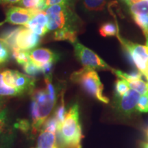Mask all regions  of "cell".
<instances>
[{
	"label": "cell",
	"mask_w": 148,
	"mask_h": 148,
	"mask_svg": "<svg viewBox=\"0 0 148 148\" xmlns=\"http://www.w3.org/2000/svg\"><path fill=\"white\" fill-rule=\"evenodd\" d=\"M32 93V127L33 131L36 132L42 127L47 120L54 107L56 99L51 97L45 89L36 90Z\"/></svg>",
	"instance_id": "obj_3"
},
{
	"label": "cell",
	"mask_w": 148,
	"mask_h": 148,
	"mask_svg": "<svg viewBox=\"0 0 148 148\" xmlns=\"http://www.w3.org/2000/svg\"><path fill=\"white\" fill-rule=\"evenodd\" d=\"M82 2L88 10L99 11L105 6L106 0H82Z\"/></svg>",
	"instance_id": "obj_18"
},
{
	"label": "cell",
	"mask_w": 148,
	"mask_h": 148,
	"mask_svg": "<svg viewBox=\"0 0 148 148\" xmlns=\"http://www.w3.org/2000/svg\"><path fill=\"white\" fill-rule=\"evenodd\" d=\"M39 10L25 8L20 6H10L5 12V18L0 23V25L5 23L25 26L31 18Z\"/></svg>",
	"instance_id": "obj_8"
},
{
	"label": "cell",
	"mask_w": 148,
	"mask_h": 148,
	"mask_svg": "<svg viewBox=\"0 0 148 148\" xmlns=\"http://www.w3.org/2000/svg\"><path fill=\"white\" fill-rule=\"evenodd\" d=\"M127 82L129 85L130 88L136 90L140 95H143V94L148 92V82H144L141 79Z\"/></svg>",
	"instance_id": "obj_19"
},
{
	"label": "cell",
	"mask_w": 148,
	"mask_h": 148,
	"mask_svg": "<svg viewBox=\"0 0 148 148\" xmlns=\"http://www.w3.org/2000/svg\"><path fill=\"white\" fill-rule=\"evenodd\" d=\"M136 110L141 112H148V92L140 95L136 106Z\"/></svg>",
	"instance_id": "obj_28"
},
{
	"label": "cell",
	"mask_w": 148,
	"mask_h": 148,
	"mask_svg": "<svg viewBox=\"0 0 148 148\" xmlns=\"http://www.w3.org/2000/svg\"><path fill=\"white\" fill-rule=\"evenodd\" d=\"M40 38L41 37L30 29L24 26H20L14 40L15 49L23 51H30L34 49L39 45Z\"/></svg>",
	"instance_id": "obj_9"
},
{
	"label": "cell",
	"mask_w": 148,
	"mask_h": 148,
	"mask_svg": "<svg viewBox=\"0 0 148 148\" xmlns=\"http://www.w3.org/2000/svg\"><path fill=\"white\" fill-rule=\"evenodd\" d=\"M99 34L103 37L114 36L118 34L117 27L111 22L103 23L99 29Z\"/></svg>",
	"instance_id": "obj_17"
},
{
	"label": "cell",
	"mask_w": 148,
	"mask_h": 148,
	"mask_svg": "<svg viewBox=\"0 0 148 148\" xmlns=\"http://www.w3.org/2000/svg\"><path fill=\"white\" fill-rule=\"evenodd\" d=\"M63 93L64 92H62V96H61V104L60 106L58 107V108L56 109L55 112V117L57 121H58V124L62 123L64 121V118H65L66 111L65 109V107H64V97H63Z\"/></svg>",
	"instance_id": "obj_25"
},
{
	"label": "cell",
	"mask_w": 148,
	"mask_h": 148,
	"mask_svg": "<svg viewBox=\"0 0 148 148\" xmlns=\"http://www.w3.org/2000/svg\"><path fill=\"white\" fill-rule=\"evenodd\" d=\"M45 12L47 16L49 32L62 30L77 32L79 21L71 6L54 5L47 8Z\"/></svg>",
	"instance_id": "obj_2"
},
{
	"label": "cell",
	"mask_w": 148,
	"mask_h": 148,
	"mask_svg": "<svg viewBox=\"0 0 148 148\" xmlns=\"http://www.w3.org/2000/svg\"><path fill=\"white\" fill-rule=\"evenodd\" d=\"M44 123L45 124H43V130L49 131V132L55 133V134L56 133L58 123L55 116L50 117L47 121H45Z\"/></svg>",
	"instance_id": "obj_29"
},
{
	"label": "cell",
	"mask_w": 148,
	"mask_h": 148,
	"mask_svg": "<svg viewBox=\"0 0 148 148\" xmlns=\"http://www.w3.org/2000/svg\"><path fill=\"white\" fill-rule=\"evenodd\" d=\"M147 80L148 81V62H147Z\"/></svg>",
	"instance_id": "obj_36"
},
{
	"label": "cell",
	"mask_w": 148,
	"mask_h": 148,
	"mask_svg": "<svg viewBox=\"0 0 148 148\" xmlns=\"http://www.w3.org/2000/svg\"><path fill=\"white\" fill-rule=\"evenodd\" d=\"M23 71L26 73L29 76H34V75H38L41 72V70L39 67H38L36 64H34L30 60L27 62L26 64L22 66Z\"/></svg>",
	"instance_id": "obj_26"
},
{
	"label": "cell",
	"mask_w": 148,
	"mask_h": 148,
	"mask_svg": "<svg viewBox=\"0 0 148 148\" xmlns=\"http://www.w3.org/2000/svg\"><path fill=\"white\" fill-rule=\"evenodd\" d=\"M1 73L3 82L8 86L22 90L25 93H32L34 91L35 79L32 76H28L12 69H6L1 72Z\"/></svg>",
	"instance_id": "obj_7"
},
{
	"label": "cell",
	"mask_w": 148,
	"mask_h": 148,
	"mask_svg": "<svg viewBox=\"0 0 148 148\" xmlns=\"http://www.w3.org/2000/svg\"><path fill=\"white\" fill-rule=\"evenodd\" d=\"M25 94L22 90L16 89V88H12L8 86L3 82L2 79V73H0V96L6 97V96H10V97H16V96H21Z\"/></svg>",
	"instance_id": "obj_15"
},
{
	"label": "cell",
	"mask_w": 148,
	"mask_h": 148,
	"mask_svg": "<svg viewBox=\"0 0 148 148\" xmlns=\"http://www.w3.org/2000/svg\"><path fill=\"white\" fill-rule=\"evenodd\" d=\"M33 148H40V147H33Z\"/></svg>",
	"instance_id": "obj_38"
},
{
	"label": "cell",
	"mask_w": 148,
	"mask_h": 148,
	"mask_svg": "<svg viewBox=\"0 0 148 148\" xmlns=\"http://www.w3.org/2000/svg\"><path fill=\"white\" fill-rule=\"evenodd\" d=\"M5 103V98L3 96H0V109L2 108L3 103Z\"/></svg>",
	"instance_id": "obj_34"
},
{
	"label": "cell",
	"mask_w": 148,
	"mask_h": 148,
	"mask_svg": "<svg viewBox=\"0 0 148 148\" xmlns=\"http://www.w3.org/2000/svg\"><path fill=\"white\" fill-rule=\"evenodd\" d=\"M140 147L141 148H148V143H140Z\"/></svg>",
	"instance_id": "obj_35"
},
{
	"label": "cell",
	"mask_w": 148,
	"mask_h": 148,
	"mask_svg": "<svg viewBox=\"0 0 148 148\" xmlns=\"http://www.w3.org/2000/svg\"><path fill=\"white\" fill-rule=\"evenodd\" d=\"M15 126L18 128H19L23 132H27L29 128V123L27 120L21 119L17 121V123L15 124Z\"/></svg>",
	"instance_id": "obj_31"
},
{
	"label": "cell",
	"mask_w": 148,
	"mask_h": 148,
	"mask_svg": "<svg viewBox=\"0 0 148 148\" xmlns=\"http://www.w3.org/2000/svg\"><path fill=\"white\" fill-rule=\"evenodd\" d=\"M8 111L6 108L0 109V136L4 132L5 129L8 125Z\"/></svg>",
	"instance_id": "obj_27"
},
{
	"label": "cell",
	"mask_w": 148,
	"mask_h": 148,
	"mask_svg": "<svg viewBox=\"0 0 148 148\" xmlns=\"http://www.w3.org/2000/svg\"><path fill=\"white\" fill-rule=\"evenodd\" d=\"M146 1H147V2H148V0H146Z\"/></svg>",
	"instance_id": "obj_39"
},
{
	"label": "cell",
	"mask_w": 148,
	"mask_h": 148,
	"mask_svg": "<svg viewBox=\"0 0 148 148\" xmlns=\"http://www.w3.org/2000/svg\"><path fill=\"white\" fill-rule=\"evenodd\" d=\"M78 104H73L66 112L63 122L58 125L56 135L58 148H82L83 134Z\"/></svg>",
	"instance_id": "obj_1"
},
{
	"label": "cell",
	"mask_w": 148,
	"mask_h": 148,
	"mask_svg": "<svg viewBox=\"0 0 148 148\" xmlns=\"http://www.w3.org/2000/svg\"><path fill=\"white\" fill-rule=\"evenodd\" d=\"M130 86L128 84H127V81L125 80L124 79L120 78L119 79H117L116 81L115 84V91L116 96L118 97H121L124 95L125 93L128 91L130 89Z\"/></svg>",
	"instance_id": "obj_24"
},
{
	"label": "cell",
	"mask_w": 148,
	"mask_h": 148,
	"mask_svg": "<svg viewBox=\"0 0 148 148\" xmlns=\"http://www.w3.org/2000/svg\"><path fill=\"white\" fill-rule=\"evenodd\" d=\"M20 0H0V4H16Z\"/></svg>",
	"instance_id": "obj_32"
},
{
	"label": "cell",
	"mask_w": 148,
	"mask_h": 148,
	"mask_svg": "<svg viewBox=\"0 0 148 148\" xmlns=\"http://www.w3.org/2000/svg\"><path fill=\"white\" fill-rule=\"evenodd\" d=\"M112 72L115 74L116 76L120 77V78L124 79L127 82H132V81L136 80V79H141L142 75H143L138 71H133L130 73H126L121 71H119V70L114 69Z\"/></svg>",
	"instance_id": "obj_20"
},
{
	"label": "cell",
	"mask_w": 148,
	"mask_h": 148,
	"mask_svg": "<svg viewBox=\"0 0 148 148\" xmlns=\"http://www.w3.org/2000/svg\"><path fill=\"white\" fill-rule=\"evenodd\" d=\"M27 53L31 62L40 69L46 64L54 63L59 58L56 53L47 48H35L27 51Z\"/></svg>",
	"instance_id": "obj_10"
},
{
	"label": "cell",
	"mask_w": 148,
	"mask_h": 148,
	"mask_svg": "<svg viewBox=\"0 0 148 148\" xmlns=\"http://www.w3.org/2000/svg\"><path fill=\"white\" fill-rule=\"evenodd\" d=\"M133 19L143 30L145 36H148V14H138L132 16Z\"/></svg>",
	"instance_id": "obj_23"
},
{
	"label": "cell",
	"mask_w": 148,
	"mask_h": 148,
	"mask_svg": "<svg viewBox=\"0 0 148 148\" xmlns=\"http://www.w3.org/2000/svg\"><path fill=\"white\" fill-rule=\"evenodd\" d=\"M0 148H1V147H0Z\"/></svg>",
	"instance_id": "obj_41"
},
{
	"label": "cell",
	"mask_w": 148,
	"mask_h": 148,
	"mask_svg": "<svg viewBox=\"0 0 148 148\" xmlns=\"http://www.w3.org/2000/svg\"><path fill=\"white\" fill-rule=\"evenodd\" d=\"M54 5H64L72 6V0H46L45 10L49 7Z\"/></svg>",
	"instance_id": "obj_30"
},
{
	"label": "cell",
	"mask_w": 148,
	"mask_h": 148,
	"mask_svg": "<svg viewBox=\"0 0 148 148\" xmlns=\"http://www.w3.org/2000/svg\"><path fill=\"white\" fill-rule=\"evenodd\" d=\"M45 1L46 0H20L16 4L23 8L45 11Z\"/></svg>",
	"instance_id": "obj_14"
},
{
	"label": "cell",
	"mask_w": 148,
	"mask_h": 148,
	"mask_svg": "<svg viewBox=\"0 0 148 148\" xmlns=\"http://www.w3.org/2000/svg\"><path fill=\"white\" fill-rule=\"evenodd\" d=\"M24 27L30 29L40 37L49 32L47 16L45 11H38Z\"/></svg>",
	"instance_id": "obj_11"
},
{
	"label": "cell",
	"mask_w": 148,
	"mask_h": 148,
	"mask_svg": "<svg viewBox=\"0 0 148 148\" xmlns=\"http://www.w3.org/2000/svg\"><path fill=\"white\" fill-rule=\"evenodd\" d=\"M55 145H56V135L55 133L42 130L38 138V147L53 148Z\"/></svg>",
	"instance_id": "obj_13"
},
{
	"label": "cell",
	"mask_w": 148,
	"mask_h": 148,
	"mask_svg": "<svg viewBox=\"0 0 148 148\" xmlns=\"http://www.w3.org/2000/svg\"><path fill=\"white\" fill-rule=\"evenodd\" d=\"M124 1H125V2L129 5V6H130L131 5L134 4V3H136L137 2H139V1H143V0H124Z\"/></svg>",
	"instance_id": "obj_33"
},
{
	"label": "cell",
	"mask_w": 148,
	"mask_h": 148,
	"mask_svg": "<svg viewBox=\"0 0 148 148\" xmlns=\"http://www.w3.org/2000/svg\"><path fill=\"white\" fill-rule=\"evenodd\" d=\"M53 148H58V146H57V144H56V145H55L54 147H53Z\"/></svg>",
	"instance_id": "obj_37"
},
{
	"label": "cell",
	"mask_w": 148,
	"mask_h": 148,
	"mask_svg": "<svg viewBox=\"0 0 148 148\" xmlns=\"http://www.w3.org/2000/svg\"><path fill=\"white\" fill-rule=\"evenodd\" d=\"M12 51L5 42L0 38V64H4L10 60Z\"/></svg>",
	"instance_id": "obj_21"
},
{
	"label": "cell",
	"mask_w": 148,
	"mask_h": 148,
	"mask_svg": "<svg viewBox=\"0 0 148 148\" xmlns=\"http://www.w3.org/2000/svg\"><path fill=\"white\" fill-rule=\"evenodd\" d=\"M147 136H148V131H147Z\"/></svg>",
	"instance_id": "obj_40"
},
{
	"label": "cell",
	"mask_w": 148,
	"mask_h": 148,
	"mask_svg": "<svg viewBox=\"0 0 148 148\" xmlns=\"http://www.w3.org/2000/svg\"><path fill=\"white\" fill-rule=\"evenodd\" d=\"M71 43L73 47L75 57L84 67L93 70H108L111 71L114 70L97 53L83 45L77 39Z\"/></svg>",
	"instance_id": "obj_5"
},
{
	"label": "cell",
	"mask_w": 148,
	"mask_h": 148,
	"mask_svg": "<svg viewBox=\"0 0 148 148\" xmlns=\"http://www.w3.org/2000/svg\"><path fill=\"white\" fill-rule=\"evenodd\" d=\"M71 79L80 85L88 94L97 100L105 103L109 102L108 98L103 95V86L95 70L83 67L73 72Z\"/></svg>",
	"instance_id": "obj_4"
},
{
	"label": "cell",
	"mask_w": 148,
	"mask_h": 148,
	"mask_svg": "<svg viewBox=\"0 0 148 148\" xmlns=\"http://www.w3.org/2000/svg\"><path fill=\"white\" fill-rule=\"evenodd\" d=\"M140 95L136 90L130 88L126 93L119 97L118 107L125 114L136 112V106Z\"/></svg>",
	"instance_id": "obj_12"
},
{
	"label": "cell",
	"mask_w": 148,
	"mask_h": 148,
	"mask_svg": "<svg viewBox=\"0 0 148 148\" xmlns=\"http://www.w3.org/2000/svg\"><path fill=\"white\" fill-rule=\"evenodd\" d=\"M119 37L122 45L125 47L127 53L130 56L134 65L142 75L147 77V62H148V36H146V45L140 44L124 40Z\"/></svg>",
	"instance_id": "obj_6"
},
{
	"label": "cell",
	"mask_w": 148,
	"mask_h": 148,
	"mask_svg": "<svg viewBox=\"0 0 148 148\" xmlns=\"http://www.w3.org/2000/svg\"><path fill=\"white\" fill-rule=\"evenodd\" d=\"M12 56L17 63L21 66H23L29 62V58L27 51H23L20 49H15L12 51Z\"/></svg>",
	"instance_id": "obj_22"
},
{
	"label": "cell",
	"mask_w": 148,
	"mask_h": 148,
	"mask_svg": "<svg viewBox=\"0 0 148 148\" xmlns=\"http://www.w3.org/2000/svg\"><path fill=\"white\" fill-rule=\"evenodd\" d=\"M130 11L132 16L138 14H148V2L146 0H143L131 5L130 6Z\"/></svg>",
	"instance_id": "obj_16"
}]
</instances>
